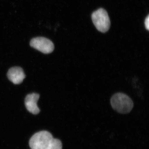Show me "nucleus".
<instances>
[{"instance_id":"6","label":"nucleus","mask_w":149,"mask_h":149,"mask_svg":"<svg viewBox=\"0 0 149 149\" xmlns=\"http://www.w3.org/2000/svg\"><path fill=\"white\" fill-rule=\"evenodd\" d=\"M7 76L11 82L13 84L18 85L23 82L25 77V74L21 68L14 67L9 70Z\"/></svg>"},{"instance_id":"8","label":"nucleus","mask_w":149,"mask_h":149,"mask_svg":"<svg viewBox=\"0 0 149 149\" xmlns=\"http://www.w3.org/2000/svg\"><path fill=\"white\" fill-rule=\"evenodd\" d=\"M145 25L146 28L148 30H149V15H148V16L146 17L145 20Z\"/></svg>"},{"instance_id":"7","label":"nucleus","mask_w":149,"mask_h":149,"mask_svg":"<svg viewBox=\"0 0 149 149\" xmlns=\"http://www.w3.org/2000/svg\"><path fill=\"white\" fill-rule=\"evenodd\" d=\"M48 149H62V144L61 141L54 138Z\"/></svg>"},{"instance_id":"3","label":"nucleus","mask_w":149,"mask_h":149,"mask_svg":"<svg viewBox=\"0 0 149 149\" xmlns=\"http://www.w3.org/2000/svg\"><path fill=\"white\" fill-rule=\"evenodd\" d=\"M92 21L95 27L100 32L105 33L108 31L110 27V20L107 11L100 8L92 15Z\"/></svg>"},{"instance_id":"5","label":"nucleus","mask_w":149,"mask_h":149,"mask_svg":"<svg viewBox=\"0 0 149 149\" xmlns=\"http://www.w3.org/2000/svg\"><path fill=\"white\" fill-rule=\"evenodd\" d=\"M40 97L39 94L33 93L27 95L25 98V107L27 110L32 114L36 115L40 113V109L37 104Z\"/></svg>"},{"instance_id":"4","label":"nucleus","mask_w":149,"mask_h":149,"mask_svg":"<svg viewBox=\"0 0 149 149\" xmlns=\"http://www.w3.org/2000/svg\"><path fill=\"white\" fill-rule=\"evenodd\" d=\"M30 45L45 54L51 53L54 49L53 43L45 37H37L33 38L30 41Z\"/></svg>"},{"instance_id":"1","label":"nucleus","mask_w":149,"mask_h":149,"mask_svg":"<svg viewBox=\"0 0 149 149\" xmlns=\"http://www.w3.org/2000/svg\"><path fill=\"white\" fill-rule=\"evenodd\" d=\"M113 108L120 113H128L133 109V102L131 99L125 94L118 93L115 94L111 100Z\"/></svg>"},{"instance_id":"2","label":"nucleus","mask_w":149,"mask_h":149,"mask_svg":"<svg viewBox=\"0 0 149 149\" xmlns=\"http://www.w3.org/2000/svg\"><path fill=\"white\" fill-rule=\"evenodd\" d=\"M53 139L48 131H40L35 133L29 140V147L31 149H48Z\"/></svg>"}]
</instances>
